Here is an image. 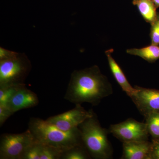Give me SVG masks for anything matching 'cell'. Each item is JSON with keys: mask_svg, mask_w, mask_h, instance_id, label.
<instances>
[{"mask_svg": "<svg viewBox=\"0 0 159 159\" xmlns=\"http://www.w3.org/2000/svg\"><path fill=\"white\" fill-rule=\"evenodd\" d=\"M111 51L110 50L106 52L111 71L122 90L130 97L134 93L136 90L128 82L122 69L111 55Z\"/></svg>", "mask_w": 159, "mask_h": 159, "instance_id": "8fae6325", "label": "cell"}, {"mask_svg": "<svg viewBox=\"0 0 159 159\" xmlns=\"http://www.w3.org/2000/svg\"><path fill=\"white\" fill-rule=\"evenodd\" d=\"M28 129L31 132L35 142L57 148L62 153L76 145H83L78 127L65 131L46 120L34 117L30 119Z\"/></svg>", "mask_w": 159, "mask_h": 159, "instance_id": "7a4b0ae2", "label": "cell"}, {"mask_svg": "<svg viewBox=\"0 0 159 159\" xmlns=\"http://www.w3.org/2000/svg\"><path fill=\"white\" fill-rule=\"evenodd\" d=\"M138 7L139 12L147 22L152 24L157 16V7L152 0H138L133 2Z\"/></svg>", "mask_w": 159, "mask_h": 159, "instance_id": "7c38bea8", "label": "cell"}, {"mask_svg": "<svg viewBox=\"0 0 159 159\" xmlns=\"http://www.w3.org/2000/svg\"><path fill=\"white\" fill-rule=\"evenodd\" d=\"M31 68V62L25 54L0 60V87L25 84Z\"/></svg>", "mask_w": 159, "mask_h": 159, "instance_id": "277c9868", "label": "cell"}, {"mask_svg": "<svg viewBox=\"0 0 159 159\" xmlns=\"http://www.w3.org/2000/svg\"><path fill=\"white\" fill-rule=\"evenodd\" d=\"M152 2L154 3L156 7L157 8H159V0H152Z\"/></svg>", "mask_w": 159, "mask_h": 159, "instance_id": "603a6c76", "label": "cell"}, {"mask_svg": "<svg viewBox=\"0 0 159 159\" xmlns=\"http://www.w3.org/2000/svg\"><path fill=\"white\" fill-rule=\"evenodd\" d=\"M81 141L91 158L109 159L112 158V147L107 138L109 130L103 128L94 113L78 126Z\"/></svg>", "mask_w": 159, "mask_h": 159, "instance_id": "3957f363", "label": "cell"}, {"mask_svg": "<svg viewBox=\"0 0 159 159\" xmlns=\"http://www.w3.org/2000/svg\"><path fill=\"white\" fill-rule=\"evenodd\" d=\"M113 93L111 83L95 66L72 73L64 98L75 104L88 102L97 106Z\"/></svg>", "mask_w": 159, "mask_h": 159, "instance_id": "6da1fadb", "label": "cell"}, {"mask_svg": "<svg viewBox=\"0 0 159 159\" xmlns=\"http://www.w3.org/2000/svg\"><path fill=\"white\" fill-rule=\"evenodd\" d=\"M39 103V100L36 94L24 84L18 87L7 106L15 113L21 110L34 107Z\"/></svg>", "mask_w": 159, "mask_h": 159, "instance_id": "9c48e42d", "label": "cell"}, {"mask_svg": "<svg viewBox=\"0 0 159 159\" xmlns=\"http://www.w3.org/2000/svg\"><path fill=\"white\" fill-rule=\"evenodd\" d=\"M151 158L159 159V140H152Z\"/></svg>", "mask_w": 159, "mask_h": 159, "instance_id": "7402d4cb", "label": "cell"}, {"mask_svg": "<svg viewBox=\"0 0 159 159\" xmlns=\"http://www.w3.org/2000/svg\"><path fill=\"white\" fill-rule=\"evenodd\" d=\"M13 114L7 105L0 104V126H2L6 120Z\"/></svg>", "mask_w": 159, "mask_h": 159, "instance_id": "ffe728a7", "label": "cell"}, {"mask_svg": "<svg viewBox=\"0 0 159 159\" xmlns=\"http://www.w3.org/2000/svg\"><path fill=\"white\" fill-rule=\"evenodd\" d=\"M18 53L0 48V60L9 59L17 56Z\"/></svg>", "mask_w": 159, "mask_h": 159, "instance_id": "44dd1931", "label": "cell"}, {"mask_svg": "<svg viewBox=\"0 0 159 159\" xmlns=\"http://www.w3.org/2000/svg\"><path fill=\"white\" fill-rule=\"evenodd\" d=\"M128 54L138 56L149 62L159 59V46L151 44L142 48H133L126 51Z\"/></svg>", "mask_w": 159, "mask_h": 159, "instance_id": "4fadbf2b", "label": "cell"}, {"mask_svg": "<svg viewBox=\"0 0 159 159\" xmlns=\"http://www.w3.org/2000/svg\"><path fill=\"white\" fill-rule=\"evenodd\" d=\"M40 144V159H61L62 153L61 151L54 147Z\"/></svg>", "mask_w": 159, "mask_h": 159, "instance_id": "2e32d148", "label": "cell"}, {"mask_svg": "<svg viewBox=\"0 0 159 159\" xmlns=\"http://www.w3.org/2000/svg\"><path fill=\"white\" fill-rule=\"evenodd\" d=\"M20 85L0 87V104L7 105Z\"/></svg>", "mask_w": 159, "mask_h": 159, "instance_id": "e0dca14e", "label": "cell"}, {"mask_svg": "<svg viewBox=\"0 0 159 159\" xmlns=\"http://www.w3.org/2000/svg\"><path fill=\"white\" fill-rule=\"evenodd\" d=\"M94 113L92 110H86L81 104H77L70 110L51 116L46 120L61 130L68 131L78 127L86 119L92 116Z\"/></svg>", "mask_w": 159, "mask_h": 159, "instance_id": "52a82bcc", "label": "cell"}, {"mask_svg": "<svg viewBox=\"0 0 159 159\" xmlns=\"http://www.w3.org/2000/svg\"><path fill=\"white\" fill-rule=\"evenodd\" d=\"M122 159H151L152 142L148 141L122 142Z\"/></svg>", "mask_w": 159, "mask_h": 159, "instance_id": "30bf717a", "label": "cell"}, {"mask_svg": "<svg viewBox=\"0 0 159 159\" xmlns=\"http://www.w3.org/2000/svg\"><path fill=\"white\" fill-rule=\"evenodd\" d=\"M138 1V0H133V2H136V1Z\"/></svg>", "mask_w": 159, "mask_h": 159, "instance_id": "cb8c5ba5", "label": "cell"}, {"mask_svg": "<svg viewBox=\"0 0 159 159\" xmlns=\"http://www.w3.org/2000/svg\"><path fill=\"white\" fill-rule=\"evenodd\" d=\"M91 158L83 145H76L64 152L61 159H88Z\"/></svg>", "mask_w": 159, "mask_h": 159, "instance_id": "5bb4252c", "label": "cell"}, {"mask_svg": "<svg viewBox=\"0 0 159 159\" xmlns=\"http://www.w3.org/2000/svg\"><path fill=\"white\" fill-rule=\"evenodd\" d=\"M145 118L148 134L152 140H159V112L148 114Z\"/></svg>", "mask_w": 159, "mask_h": 159, "instance_id": "9a60e30c", "label": "cell"}, {"mask_svg": "<svg viewBox=\"0 0 159 159\" xmlns=\"http://www.w3.org/2000/svg\"><path fill=\"white\" fill-rule=\"evenodd\" d=\"M41 145L36 142L26 150L21 159H40Z\"/></svg>", "mask_w": 159, "mask_h": 159, "instance_id": "ac0fdd59", "label": "cell"}, {"mask_svg": "<svg viewBox=\"0 0 159 159\" xmlns=\"http://www.w3.org/2000/svg\"><path fill=\"white\" fill-rule=\"evenodd\" d=\"M109 131L122 142L148 141V134L146 123L133 119L111 125Z\"/></svg>", "mask_w": 159, "mask_h": 159, "instance_id": "8992f818", "label": "cell"}, {"mask_svg": "<svg viewBox=\"0 0 159 159\" xmlns=\"http://www.w3.org/2000/svg\"><path fill=\"white\" fill-rule=\"evenodd\" d=\"M136 92L130 97L140 113L144 117L159 112V91L136 86Z\"/></svg>", "mask_w": 159, "mask_h": 159, "instance_id": "ba28073f", "label": "cell"}, {"mask_svg": "<svg viewBox=\"0 0 159 159\" xmlns=\"http://www.w3.org/2000/svg\"><path fill=\"white\" fill-rule=\"evenodd\" d=\"M35 141L29 129L21 134H4L0 139V159H21Z\"/></svg>", "mask_w": 159, "mask_h": 159, "instance_id": "5b68a950", "label": "cell"}, {"mask_svg": "<svg viewBox=\"0 0 159 159\" xmlns=\"http://www.w3.org/2000/svg\"><path fill=\"white\" fill-rule=\"evenodd\" d=\"M151 25L150 38L152 44L159 45V13Z\"/></svg>", "mask_w": 159, "mask_h": 159, "instance_id": "d6986e66", "label": "cell"}]
</instances>
